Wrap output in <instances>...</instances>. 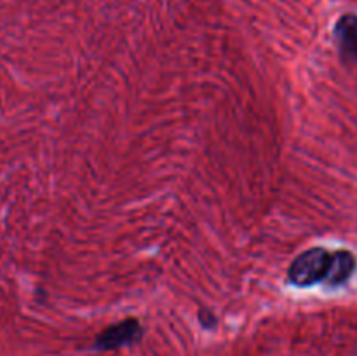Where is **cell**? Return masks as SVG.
I'll return each instance as SVG.
<instances>
[{
    "mask_svg": "<svg viewBox=\"0 0 357 356\" xmlns=\"http://www.w3.org/2000/svg\"><path fill=\"white\" fill-rule=\"evenodd\" d=\"M331 267V253L324 248H310L303 251L289 265L288 279L298 288H309L317 283L326 281Z\"/></svg>",
    "mask_w": 357,
    "mask_h": 356,
    "instance_id": "1",
    "label": "cell"
},
{
    "mask_svg": "<svg viewBox=\"0 0 357 356\" xmlns=\"http://www.w3.org/2000/svg\"><path fill=\"white\" fill-rule=\"evenodd\" d=\"M356 269L354 255L347 250H338L331 253V267L330 274H328L324 285L330 288H337V286L344 285L349 278L352 276Z\"/></svg>",
    "mask_w": 357,
    "mask_h": 356,
    "instance_id": "3",
    "label": "cell"
},
{
    "mask_svg": "<svg viewBox=\"0 0 357 356\" xmlns=\"http://www.w3.org/2000/svg\"><path fill=\"white\" fill-rule=\"evenodd\" d=\"M142 323L138 320H135V318H128V320L119 321V323L105 328L96 337L94 348L101 349V351H112V349H119L122 346L135 344V342H138L142 339Z\"/></svg>",
    "mask_w": 357,
    "mask_h": 356,
    "instance_id": "2",
    "label": "cell"
},
{
    "mask_svg": "<svg viewBox=\"0 0 357 356\" xmlns=\"http://www.w3.org/2000/svg\"><path fill=\"white\" fill-rule=\"evenodd\" d=\"M335 34L342 54L349 59H357V16L347 14L340 17Z\"/></svg>",
    "mask_w": 357,
    "mask_h": 356,
    "instance_id": "4",
    "label": "cell"
}]
</instances>
